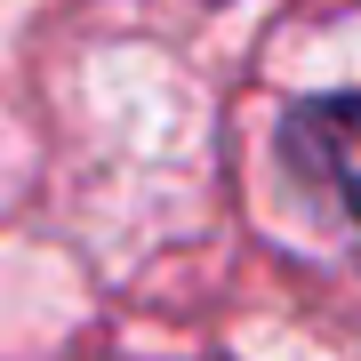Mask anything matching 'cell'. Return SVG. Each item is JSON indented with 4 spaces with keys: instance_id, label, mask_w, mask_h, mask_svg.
<instances>
[{
    "instance_id": "obj_1",
    "label": "cell",
    "mask_w": 361,
    "mask_h": 361,
    "mask_svg": "<svg viewBox=\"0 0 361 361\" xmlns=\"http://www.w3.org/2000/svg\"><path fill=\"white\" fill-rule=\"evenodd\" d=\"M281 153L305 185H322V193L361 217V97H313L289 113L281 129Z\"/></svg>"
}]
</instances>
